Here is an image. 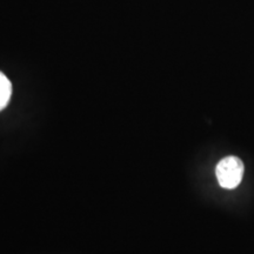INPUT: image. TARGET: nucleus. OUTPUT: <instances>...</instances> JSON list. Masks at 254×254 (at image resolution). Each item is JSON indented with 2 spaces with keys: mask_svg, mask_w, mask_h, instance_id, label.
I'll return each instance as SVG.
<instances>
[{
  "mask_svg": "<svg viewBox=\"0 0 254 254\" xmlns=\"http://www.w3.org/2000/svg\"><path fill=\"white\" fill-rule=\"evenodd\" d=\"M244 171H245V166L243 161L238 157L230 155L219 161L215 167V176L221 187L233 190L243 180Z\"/></svg>",
  "mask_w": 254,
  "mask_h": 254,
  "instance_id": "1",
  "label": "nucleus"
},
{
  "mask_svg": "<svg viewBox=\"0 0 254 254\" xmlns=\"http://www.w3.org/2000/svg\"><path fill=\"white\" fill-rule=\"evenodd\" d=\"M12 94V85L4 73L0 72V111L7 106Z\"/></svg>",
  "mask_w": 254,
  "mask_h": 254,
  "instance_id": "2",
  "label": "nucleus"
}]
</instances>
